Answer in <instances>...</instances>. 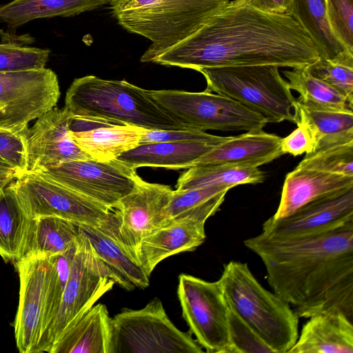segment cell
<instances>
[{
    "mask_svg": "<svg viewBox=\"0 0 353 353\" xmlns=\"http://www.w3.org/2000/svg\"><path fill=\"white\" fill-rule=\"evenodd\" d=\"M320 57L311 37L292 15L262 11L248 0H233L152 62L196 71L256 65L295 68Z\"/></svg>",
    "mask_w": 353,
    "mask_h": 353,
    "instance_id": "6da1fadb",
    "label": "cell"
},
{
    "mask_svg": "<svg viewBox=\"0 0 353 353\" xmlns=\"http://www.w3.org/2000/svg\"><path fill=\"white\" fill-rule=\"evenodd\" d=\"M243 243L299 318L338 310L353 320V223L315 236L281 240L261 233Z\"/></svg>",
    "mask_w": 353,
    "mask_h": 353,
    "instance_id": "7a4b0ae2",
    "label": "cell"
},
{
    "mask_svg": "<svg viewBox=\"0 0 353 353\" xmlns=\"http://www.w3.org/2000/svg\"><path fill=\"white\" fill-rule=\"evenodd\" d=\"M65 106L74 117L145 130L190 128L166 110L149 90L125 81L93 75L75 79L67 90Z\"/></svg>",
    "mask_w": 353,
    "mask_h": 353,
    "instance_id": "3957f363",
    "label": "cell"
},
{
    "mask_svg": "<svg viewBox=\"0 0 353 353\" xmlns=\"http://www.w3.org/2000/svg\"><path fill=\"white\" fill-rule=\"evenodd\" d=\"M219 280L229 309L272 353L288 352L299 334V317L290 305L263 287L246 263L230 261Z\"/></svg>",
    "mask_w": 353,
    "mask_h": 353,
    "instance_id": "277c9868",
    "label": "cell"
},
{
    "mask_svg": "<svg viewBox=\"0 0 353 353\" xmlns=\"http://www.w3.org/2000/svg\"><path fill=\"white\" fill-rule=\"evenodd\" d=\"M230 0H110L112 16L124 29L152 43L141 58H154L185 39Z\"/></svg>",
    "mask_w": 353,
    "mask_h": 353,
    "instance_id": "5b68a950",
    "label": "cell"
},
{
    "mask_svg": "<svg viewBox=\"0 0 353 353\" xmlns=\"http://www.w3.org/2000/svg\"><path fill=\"white\" fill-rule=\"evenodd\" d=\"M272 65L225 66L199 70L205 90L233 99L262 115L268 123L299 121L296 99L289 84Z\"/></svg>",
    "mask_w": 353,
    "mask_h": 353,
    "instance_id": "8992f818",
    "label": "cell"
},
{
    "mask_svg": "<svg viewBox=\"0 0 353 353\" xmlns=\"http://www.w3.org/2000/svg\"><path fill=\"white\" fill-rule=\"evenodd\" d=\"M111 325V353L203 352L190 331L174 325L158 298L139 310L123 309Z\"/></svg>",
    "mask_w": 353,
    "mask_h": 353,
    "instance_id": "52a82bcc",
    "label": "cell"
},
{
    "mask_svg": "<svg viewBox=\"0 0 353 353\" xmlns=\"http://www.w3.org/2000/svg\"><path fill=\"white\" fill-rule=\"evenodd\" d=\"M166 110L190 128L205 131L250 132L268 123L260 114L237 101L207 90H149Z\"/></svg>",
    "mask_w": 353,
    "mask_h": 353,
    "instance_id": "ba28073f",
    "label": "cell"
},
{
    "mask_svg": "<svg viewBox=\"0 0 353 353\" xmlns=\"http://www.w3.org/2000/svg\"><path fill=\"white\" fill-rule=\"evenodd\" d=\"M81 231L78 249L58 311L43 332L36 353L49 352L61 333L115 284Z\"/></svg>",
    "mask_w": 353,
    "mask_h": 353,
    "instance_id": "9c48e42d",
    "label": "cell"
},
{
    "mask_svg": "<svg viewBox=\"0 0 353 353\" xmlns=\"http://www.w3.org/2000/svg\"><path fill=\"white\" fill-rule=\"evenodd\" d=\"M61 92L50 68L0 72V128L25 131L29 124L56 107Z\"/></svg>",
    "mask_w": 353,
    "mask_h": 353,
    "instance_id": "30bf717a",
    "label": "cell"
},
{
    "mask_svg": "<svg viewBox=\"0 0 353 353\" xmlns=\"http://www.w3.org/2000/svg\"><path fill=\"white\" fill-rule=\"evenodd\" d=\"M177 295L182 316L199 345L208 353H228V311L219 280L179 276Z\"/></svg>",
    "mask_w": 353,
    "mask_h": 353,
    "instance_id": "8fae6325",
    "label": "cell"
},
{
    "mask_svg": "<svg viewBox=\"0 0 353 353\" xmlns=\"http://www.w3.org/2000/svg\"><path fill=\"white\" fill-rule=\"evenodd\" d=\"M13 185L27 214L61 217L79 225H98L113 209L58 183L43 173H24Z\"/></svg>",
    "mask_w": 353,
    "mask_h": 353,
    "instance_id": "7c38bea8",
    "label": "cell"
},
{
    "mask_svg": "<svg viewBox=\"0 0 353 353\" xmlns=\"http://www.w3.org/2000/svg\"><path fill=\"white\" fill-rule=\"evenodd\" d=\"M39 173L110 209L143 180L135 169L117 159L72 161Z\"/></svg>",
    "mask_w": 353,
    "mask_h": 353,
    "instance_id": "4fadbf2b",
    "label": "cell"
},
{
    "mask_svg": "<svg viewBox=\"0 0 353 353\" xmlns=\"http://www.w3.org/2000/svg\"><path fill=\"white\" fill-rule=\"evenodd\" d=\"M14 264L20 283L14 322L17 347L21 353H36L43 330L52 261L44 253H30Z\"/></svg>",
    "mask_w": 353,
    "mask_h": 353,
    "instance_id": "5bb4252c",
    "label": "cell"
},
{
    "mask_svg": "<svg viewBox=\"0 0 353 353\" xmlns=\"http://www.w3.org/2000/svg\"><path fill=\"white\" fill-rule=\"evenodd\" d=\"M353 223V187L318 199L281 219L270 216L262 234L290 240L325 234Z\"/></svg>",
    "mask_w": 353,
    "mask_h": 353,
    "instance_id": "9a60e30c",
    "label": "cell"
},
{
    "mask_svg": "<svg viewBox=\"0 0 353 353\" xmlns=\"http://www.w3.org/2000/svg\"><path fill=\"white\" fill-rule=\"evenodd\" d=\"M72 115L64 106L45 112L28 128L26 173H39L60 164L90 159L73 140L70 130Z\"/></svg>",
    "mask_w": 353,
    "mask_h": 353,
    "instance_id": "2e32d148",
    "label": "cell"
},
{
    "mask_svg": "<svg viewBox=\"0 0 353 353\" xmlns=\"http://www.w3.org/2000/svg\"><path fill=\"white\" fill-rule=\"evenodd\" d=\"M172 192L168 185L142 180L131 192L120 199L114 208L119 216L121 239L136 259V251L141 241L165 224L164 210Z\"/></svg>",
    "mask_w": 353,
    "mask_h": 353,
    "instance_id": "e0dca14e",
    "label": "cell"
},
{
    "mask_svg": "<svg viewBox=\"0 0 353 353\" xmlns=\"http://www.w3.org/2000/svg\"><path fill=\"white\" fill-rule=\"evenodd\" d=\"M97 257L115 284L126 290L148 287L149 276L123 243L119 216L113 209L98 225H79Z\"/></svg>",
    "mask_w": 353,
    "mask_h": 353,
    "instance_id": "ac0fdd59",
    "label": "cell"
},
{
    "mask_svg": "<svg viewBox=\"0 0 353 353\" xmlns=\"http://www.w3.org/2000/svg\"><path fill=\"white\" fill-rule=\"evenodd\" d=\"M205 222L192 218L172 220L146 236L136 251L137 259L150 277L166 258L195 250L205 240Z\"/></svg>",
    "mask_w": 353,
    "mask_h": 353,
    "instance_id": "d6986e66",
    "label": "cell"
},
{
    "mask_svg": "<svg viewBox=\"0 0 353 353\" xmlns=\"http://www.w3.org/2000/svg\"><path fill=\"white\" fill-rule=\"evenodd\" d=\"M70 130L75 143L92 159L108 161L138 146L143 128L73 117Z\"/></svg>",
    "mask_w": 353,
    "mask_h": 353,
    "instance_id": "ffe728a7",
    "label": "cell"
},
{
    "mask_svg": "<svg viewBox=\"0 0 353 353\" xmlns=\"http://www.w3.org/2000/svg\"><path fill=\"white\" fill-rule=\"evenodd\" d=\"M353 187V176L296 166L288 173L279 205L272 216L286 217L305 204Z\"/></svg>",
    "mask_w": 353,
    "mask_h": 353,
    "instance_id": "44dd1931",
    "label": "cell"
},
{
    "mask_svg": "<svg viewBox=\"0 0 353 353\" xmlns=\"http://www.w3.org/2000/svg\"><path fill=\"white\" fill-rule=\"evenodd\" d=\"M281 137L263 130L227 137L197 159L194 166L241 163L259 167L283 154L281 148Z\"/></svg>",
    "mask_w": 353,
    "mask_h": 353,
    "instance_id": "7402d4cb",
    "label": "cell"
},
{
    "mask_svg": "<svg viewBox=\"0 0 353 353\" xmlns=\"http://www.w3.org/2000/svg\"><path fill=\"white\" fill-rule=\"evenodd\" d=\"M289 353H353V323L338 310L308 318Z\"/></svg>",
    "mask_w": 353,
    "mask_h": 353,
    "instance_id": "603a6c76",
    "label": "cell"
},
{
    "mask_svg": "<svg viewBox=\"0 0 353 353\" xmlns=\"http://www.w3.org/2000/svg\"><path fill=\"white\" fill-rule=\"evenodd\" d=\"M111 319L105 305H94L61 333L49 353H111Z\"/></svg>",
    "mask_w": 353,
    "mask_h": 353,
    "instance_id": "cb8c5ba5",
    "label": "cell"
},
{
    "mask_svg": "<svg viewBox=\"0 0 353 353\" xmlns=\"http://www.w3.org/2000/svg\"><path fill=\"white\" fill-rule=\"evenodd\" d=\"M215 145L201 142H157L139 144L117 159L133 169L140 167L189 169Z\"/></svg>",
    "mask_w": 353,
    "mask_h": 353,
    "instance_id": "d4e9b609",
    "label": "cell"
},
{
    "mask_svg": "<svg viewBox=\"0 0 353 353\" xmlns=\"http://www.w3.org/2000/svg\"><path fill=\"white\" fill-rule=\"evenodd\" d=\"M108 3V0H13L0 6V21L16 29L34 19L72 17Z\"/></svg>",
    "mask_w": 353,
    "mask_h": 353,
    "instance_id": "484cf974",
    "label": "cell"
},
{
    "mask_svg": "<svg viewBox=\"0 0 353 353\" xmlns=\"http://www.w3.org/2000/svg\"><path fill=\"white\" fill-rule=\"evenodd\" d=\"M296 105L299 121H303L311 132L313 150L353 141V110L326 108L298 101Z\"/></svg>",
    "mask_w": 353,
    "mask_h": 353,
    "instance_id": "4316f807",
    "label": "cell"
},
{
    "mask_svg": "<svg viewBox=\"0 0 353 353\" xmlns=\"http://www.w3.org/2000/svg\"><path fill=\"white\" fill-rule=\"evenodd\" d=\"M13 181L0 192V256L6 263H14L23 256L32 219L22 206Z\"/></svg>",
    "mask_w": 353,
    "mask_h": 353,
    "instance_id": "83f0119b",
    "label": "cell"
},
{
    "mask_svg": "<svg viewBox=\"0 0 353 353\" xmlns=\"http://www.w3.org/2000/svg\"><path fill=\"white\" fill-rule=\"evenodd\" d=\"M265 179L259 167L241 163H221L196 165L179 177L176 190H187L213 185L232 188L243 184H256Z\"/></svg>",
    "mask_w": 353,
    "mask_h": 353,
    "instance_id": "f1b7e54d",
    "label": "cell"
},
{
    "mask_svg": "<svg viewBox=\"0 0 353 353\" xmlns=\"http://www.w3.org/2000/svg\"><path fill=\"white\" fill-rule=\"evenodd\" d=\"M81 228L69 220L54 216L32 219L26 236L23 256L44 253L48 256L67 250L80 234Z\"/></svg>",
    "mask_w": 353,
    "mask_h": 353,
    "instance_id": "f546056e",
    "label": "cell"
},
{
    "mask_svg": "<svg viewBox=\"0 0 353 353\" xmlns=\"http://www.w3.org/2000/svg\"><path fill=\"white\" fill-rule=\"evenodd\" d=\"M230 189L228 186L213 185L173 190L164 210L165 224L183 218L206 222L219 210Z\"/></svg>",
    "mask_w": 353,
    "mask_h": 353,
    "instance_id": "4dcf8cb0",
    "label": "cell"
},
{
    "mask_svg": "<svg viewBox=\"0 0 353 353\" xmlns=\"http://www.w3.org/2000/svg\"><path fill=\"white\" fill-rule=\"evenodd\" d=\"M290 14L305 29L317 47L321 57L332 59L347 50L334 37L325 14L324 0H290Z\"/></svg>",
    "mask_w": 353,
    "mask_h": 353,
    "instance_id": "1f68e13d",
    "label": "cell"
},
{
    "mask_svg": "<svg viewBox=\"0 0 353 353\" xmlns=\"http://www.w3.org/2000/svg\"><path fill=\"white\" fill-rule=\"evenodd\" d=\"M291 90L299 94L296 99L303 103L326 108L353 110L347 97L334 87L312 75L305 67L283 70Z\"/></svg>",
    "mask_w": 353,
    "mask_h": 353,
    "instance_id": "d6a6232c",
    "label": "cell"
},
{
    "mask_svg": "<svg viewBox=\"0 0 353 353\" xmlns=\"http://www.w3.org/2000/svg\"><path fill=\"white\" fill-rule=\"evenodd\" d=\"M305 68L343 94L353 105V52H345L332 59L320 57Z\"/></svg>",
    "mask_w": 353,
    "mask_h": 353,
    "instance_id": "836d02e7",
    "label": "cell"
},
{
    "mask_svg": "<svg viewBox=\"0 0 353 353\" xmlns=\"http://www.w3.org/2000/svg\"><path fill=\"white\" fill-rule=\"evenodd\" d=\"M79 237L64 252L50 256L52 261V268L47 292L41 335L58 311L78 249Z\"/></svg>",
    "mask_w": 353,
    "mask_h": 353,
    "instance_id": "e575fe53",
    "label": "cell"
},
{
    "mask_svg": "<svg viewBox=\"0 0 353 353\" xmlns=\"http://www.w3.org/2000/svg\"><path fill=\"white\" fill-rule=\"evenodd\" d=\"M0 72L46 67L50 51L48 49L30 47L23 45L22 37L18 41L8 39L1 33Z\"/></svg>",
    "mask_w": 353,
    "mask_h": 353,
    "instance_id": "d590c367",
    "label": "cell"
},
{
    "mask_svg": "<svg viewBox=\"0 0 353 353\" xmlns=\"http://www.w3.org/2000/svg\"><path fill=\"white\" fill-rule=\"evenodd\" d=\"M298 166L353 176V141L328 145L306 153Z\"/></svg>",
    "mask_w": 353,
    "mask_h": 353,
    "instance_id": "8d00e7d4",
    "label": "cell"
},
{
    "mask_svg": "<svg viewBox=\"0 0 353 353\" xmlns=\"http://www.w3.org/2000/svg\"><path fill=\"white\" fill-rule=\"evenodd\" d=\"M330 30L339 42L353 52V0H324Z\"/></svg>",
    "mask_w": 353,
    "mask_h": 353,
    "instance_id": "74e56055",
    "label": "cell"
},
{
    "mask_svg": "<svg viewBox=\"0 0 353 353\" xmlns=\"http://www.w3.org/2000/svg\"><path fill=\"white\" fill-rule=\"evenodd\" d=\"M228 332L230 343L228 353H272L255 333L230 309Z\"/></svg>",
    "mask_w": 353,
    "mask_h": 353,
    "instance_id": "f35d334b",
    "label": "cell"
},
{
    "mask_svg": "<svg viewBox=\"0 0 353 353\" xmlns=\"http://www.w3.org/2000/svg\"><path fill=\"white\" fill-rule=\"evenodd\" d=\"M27 131L14 132L0 128V162L14 169L20 176L27 169Z\"/></svg>",
    "mask_w": 353,
    "mask_h": 353,
    "instance_id": "ab89813d",
    "label": "cell"
},
{
    "mask_svg": "<svg viewBox=\"0 0 353 353\" xmlns=\"http://www.w3.org/2000/svg\"><path fill=\"white\" fill-rule=\"evenodd\" d=\"M227 137L208 134L194 128L174 130H145L143 129L140 144L157 142H201L216 145Z\"/></svg>",
    "mask_w": 353,
    "mask_h": 353,
    "instance_id": "60d3db41",
    "label": "cell"
},
{
    "mask_svg": "<svg viewBox=\"0 0 353 353\" xmlns=\"http://www.w3.org/2000/svg\"><path fill=\"white\" fill-rule=\"evenodd\" d=\"M297 128L289 135L282 138L281 148L283 154L294 157L309 153L314 149V142L310 130L301 120L297 123Z\"/></svg>",
    "mask_w": 353,
    "mask_h": 353,
    "instance_id": "b9f144b4",
    "label": "cell"
},
{
    "mask_svg": "<svg viewBox=\"0 0 353 353\" xmlns=\"http://www.w3.org/2000/svg\"><path fill=\"white\" fill-rule=\"evenodd\" d=\"M256 8L264 12L275 14H289L291 8L290 0H248Z\"/></svg>",
    "mask_w": 353,
    "mask_h": 353,
    "instance_id": "7bdbcfd3",
    "label": "cell"
},
{
    "mask_svg": "<svg viewBox=\"0 0 353 353\" xmlns=\"http://www.w3.org/2000/svg\"><path fill=\"white\" fill-rule=\"evenodd\" d=\"M19 176L20 174L17 171L0 162V192Z\"/></svg>",
    "mask_w": 353,
    "mask_h": 353,
    "instance_id": "ee69618b",
    "label": "cell"
},
{
    "mask_svg": "<svg viewBox=\"0 0 353 353\" xmlns=\"http://www.w3.org/2000/svg\"><path fill=\"white\" fill-rule=\"evenodd\" d=\"M3 108V107L2 105H0V111L2 110Z\"/></svg>",
    "mask_w": 353,
    "mask_h": 353,
    "instance_id": "f6af8a7d",
    "label": "cell"
}]
</instances>
